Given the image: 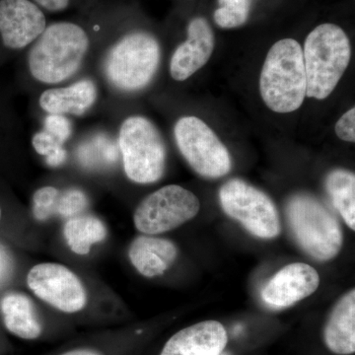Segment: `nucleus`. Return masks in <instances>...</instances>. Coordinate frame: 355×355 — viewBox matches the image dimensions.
<instances>
[{"label": "nucleus", "mask_w": 355, "mask_h": 355, "mask_svg": "<svg viewBox=\"0 0 355 355\" xmlns=\"http://www.w3.org/2000/svg\"><path fill=\"white\" fill-rule=\"evenodd\" d=\"M91 46L87 25L77 21H57L29 46L27 67L35 80L46 85L64 83L80 69Z\"/></svg>", "instance_id": "f257e3e1"}, {"label": "nucleus", "mask_w": 355, "mask_h": 355, "mask_svg": "<svg viewBox=\"0 0 355 355\" xmlns=\"http://www.w3.org/2000/svg\"><path fill=\"white\" fill-rule=\"evenodd\" d=\"M303 50L293 39L277 42L266 55L260 77V92L266 106L286 114L302 106L306 97Z\"/></svg>", "instance_id": "f03ea898"}, {"label": "nucleus", "mask_w": 355, "mask_h": 355, "mask_svg": "<svg viewBox=\"0 0 355 355\" xmlns=\"http://www.w3.org/2000/svg\"><path fill=\"white\" fill-rule=\"evenodd\" d=\"M160 60V44L153 34L144 30H130L110 46L103 69L112 87L123 92H135L153 81Z\"/></svg>", "instance_id": "7ed1b4c3"}, {"label": "nucleus", "mask_w": 355, "mask_h": 355, "mask_svg": "<svg viewBox=\"0 0 355 355\" xmlns=\"http://www.w3.org/2000/svg\"><path fill=\"white\" fill-rule=\"evenodd\" d=\"M352 46L342 28L326 23L308 35L303 51L306 96L318 100L328 98L349 67Z\"/></svg>", "instance_id": "20e7f679"}, {"label": "nucleus", "mask_w": 355, "mask_h": 355, "mask_svg": "<svg viewBox=\"0 0 355 355\" xmlns=\"http://www.w3.org/2000/svg\"><path fill=\"white\" fill-rule=\"evenodd\" d=\"M286 216L299 246L319 261H330L340 253L343 235L340 223L311 196H293L286 205Z\"/></svg>", "instance_id": "39448f33"}, {"label": "nucleus", "mask_w": 355, "mask_h": 355, "mask_svg": "<svg viewBox=\"0 0 355 355\" xmlns=\"http://www.w3.org/2000/svg\"><path fill=\"white\" fill-rule=\"evenodd\" d=\"M119 146L125 175L133 183H156L164 175L165 144L148 119L141 116L125 119L119 132Z\"/></svg>", "instance_id": "423d86ee"}, {"label": "nucleus", "mask_w": 355, "mask_h": 355, "mask_svg": "<svg viewBox=\"0 0 355 355\" xmlns=\"http://www.w3.org/2000/svg\"><path fill=\"white\" fill-rule=\"evenodd\" d=\"M219 200L225 214L252 235L268 240L279 235V212L263 191L242 180L233 179L221 187Z\"/></svg>", "instance_id": "0eeeda50"}, {"label": "nucleus", "mask_w": 355, "mask_h": 355, "mask_svg": "<svg viewBox=\"0 0 355 355\" xmlns=\"http://www.w3.org/2000/svg\"><path fill=\"white\" fill-rule=\"evenodd\" d=\"M174 135L180 153L200 176L216 179L231 171L232 160L227 148L200 119L193 116L180 119Z\"/></svg>", "instance_id": "6e6552de"}, {"label": "nucleus", "mask_w": 355, "mask_h": 355, "mask_svg": "<svg viewBox=\"0 0 355 355\" xmlns=\"http://www.w3.org/2000/svg\"><path fill=\"white\" fill-rule=\"evenodd\" d=\"M200 209L197 196L177 184H169L144 198L133 216L135 227L146 235H157L183 225Z\"/></svg>", "instance_id": "1a4fd4ad"}, {"label": "nucleus", "mask_w": 355, "mask_h": 355, "mask_svg": "<svg viewBox=\"0 0 355 355\" xmlns=\"http://www.w3.org/2000/svg\"><path fill=\"white\" fill-rule=\"evenodd\" d=\"M46 25V13L32 0H0V65L29 48Z\"/></svg>", "instance_id": "9d476101"}, {"label": "nucleus", "mask_w": 355, "mask_h": 355, "mask_svg": "<svg viewBox=\"0 0 355 355\" xmlns=\"http://www.w3.org/2000/svg\"><path fill=\"white\" fill-rule=\"evenodd\" d=\"M27 284L37 297L62 312H79L87 303V294L81 280L60 263L33 266L28 272Z\"/></svg>", "instance_id": "9b49d317"}, {"label": "nucleus", "mask_w": 355, "mask_h": 355, "mask_svg": "<svg viewBox=\"0 0 355 355\" xmlns=\"http://www.w3.org/2000/svg\"><path fill=\"white\" fill-rule=\"evenodd\" d=\"M320 286L319 273L303 263L284 266L266 284L261 291L263 302L270 307H291L312 295Z\"/></svg>", "instance_id": "f8f14e48"}, {"label": "nucleus", "mask_w": 355, "mask_h": 355, "mask_svg": "<svg viewBox=\"0 0 355 355\" xmlns=\"http://www.w3.org/2000/svg\"><path fill=\"white\" fill-rule=\"evenodd\" d=\"M214 32L207 21L195 18L188 26V39L174 51L170 62V74L177 81H184L209 62L214 49Z\"/></svg>", "instance_id": "ddd939ff"}, {"label": "nucleus", "mask_w": 355, "mask_h": 355, "mask_svg": "<svg viewBox=\"0 0 355 355\" xmlns=\"http://www.w3.org/2000/svg\"><path fill=\"white\" fill-rule=\"evenodd\" d=\"M227 342L223 324L216 321L200 322L175 334L160 355H220Z\"/></svg>", "instance_id": "4468645a"}, {"label": "nucleus", "mask_w": 355, "mask_h": 355, "mask_svg": "<svg viewBox=\"0 0 355 355\" xmlns=\"http://www.w3.org/2000/svg\"><path fill=\"white\" fill-rule=\"evenodd\" d=\"M130 263L144 277L162 275L169 270L178 257L174 243L153 236H139L133 240L128 249Z\"/></svg>", "instance_id": "2eb2a0df"}, {"label": "nucleus", "mask_w": 355, "mask_h": 355, "mask_svg": "<svg viewBox=\"0 0 355 355\" xmlns=\"http://www.w3.org/2000/svg\"><path fill=\"white\" fill-rule=\"evenodd\" d=\"M98 97L96 84L90 79H83L67 87L46 89L40 96L39 105L49 114H85Z\"/></svg>", "instance_id": "dca6fc26"}, {"label": "nucleus", "mask_w": 355, "mask_h": 355, "mask_svg": "<svg viewBox=\"0 0 355 355\" xmlns=\"http://www.w3.org/2000/svg\"><path fill=\"white\" fill-rule=\"evenodd\" d=\"M327 347L334 354L355 352V291L352 289L334 308L324 331Z\"/></svg>", "instance_id": "f3484780"}, {"label": "nucleus", "mask_w": 355, "mask_h": 355, "mask_svg": "<svg viewBox=\"0 0 355 355\" xmlns=\"http://www.w3.org/2000/svg\"><path fill=\"white\" fill-rule=\"evenodd\" d=\"M2 323L11 335L22 340H36L43 327L31 299L18 292L7 293L0 300Z\"/></svg>", "instance_id": "a211bd4d"}, {"label": "nucleus", "mask_w": 355, "mask_h": 355, "mask_svg": "<svg viewBox=\"0 0 355 355\" xmlns=\"http://www.w3.org/2000/svg\"><path fill=\"white\" fill-rule=\"evenodd\" d=\"M65 241L73 253L87 254L93 245L104 241L107 228L103 221L92 216H77L65 223Z\"/></svg>", "instance_id": "6ab92c4d"}, {"label": "nucleus", "mask_w": 355, "mask_h": 355, "mask_svg": "<svg viewBox=\"0 0 355 355\" xmlns=\"http://www.w3.org/2000/svg\"><path fill=\"white\" fill-rule=\"evenodd\" d=\"M326 189L343 220L355 230V176L347 170H335L328 175Z\"/></svg>", "instance_id": "aec40b11"}, {"label": "nucleus", "mask_w": 355, "mask_h": 355, "mask_svg": "<svg viewBox=\"0 0 355 355\" xmlns=\"http://www.w3.org/2000/svg\"><path fill=\"white\" fill-rule=\"evenodd\" d=\"M252 0H218L219 8L214 12V20L221 28L239 27L249 17Z\"/></svg>", "instance_id": "412c9836"}, {"label": "nucleus", "mask_w": 355, "mask_h": 355, "mask_svg": "<svg viewBox=\"0 0 355 355\" xmlns=\"http://www.w3.org/2000/svg\"><path fill=\"white\" fill-rule=\"evenodd\" d=\"M32 144L37 153L46 157V164L51 167H58L65 162L67 151L64 144L46 130L37 132L33 137Z\"/></svg>", "instance_id": "4be33fe9"}, {"label": "nucleus", "mask_w": 355, "mask_h": 355, "mask_svg": "<svg viewBox=\"0 0 355 355\" xmlns=\"http://www.w3.org/2000/svg\"><path fill=\"white\" fill-rule=\"evenodd\" d=\"M60 191L55 187H43L33 196V216L39 221L48 220L57 214Z\"/></svg>", "instance_id": "5701e85b"}, {"label": "nucleus", "mask_w": 355, "mask_h": 355, "mask_svg": "<svg viewBox=\"0 0 355 355\" xmlns=\"http://www.w3.org/2000/svg\"><path fill=\"white\" fill-rule=\"evenodd\" d=\"M88 207V198L85 193L78 189H69L60 193L58 198L57 214L64 218H72L80 216Z\"/></svg>", "instance_id": "b1692460"}, {"label": "nucleus", "mask_w": 355, "mask_h": 355, "mask_svg": "<svg viewBox=\"0 0 355 355\" xmlns=\"http://www.w3.org/2000/svg\"><path fill=\"white\" fill-rule=\"evenodd\" d=\"M44 13H60L69 10L71 7L81 6L91 10L98 6L99 0H32Z\"/></svg>", "instance_id": "393cba45"}, {"label": "nucleus", "mask_w": 355, "mask_h": 355, "mask_svg": "<svg viewBox=\"0 0 355 355\" xmlns=\"http://www.w3.org/2000/svg\"><path fill=\"white\" fill-rule=\"evenodd\" d=\"M44 130L64 144L71 135L72 125L64 114H48L44 119Z\"/></svg>", "instance_id": "a878e982"}, {"label": "nucleus", "mask_w": 355, "mask_h": 355, "mask_svg": "<svg viewBox=\"0 0 355 355\" xmlns=\"http://www.w3.org/2000/svg\"><path fill=\"white\" fill-rule=\"evenodd\" d=\"M336 135L338 139L345 140L347 142L355 141V109L349 110L338 123L335 127Z\"/></svg>", "instance_id": "bb28decb"}, {"label": "nucleus", "mask_w": 355, "mask_h": 355, "mask_svg": "<svg viewBox=\"0 0 355 355\" xmlns=\"http://www.w3.org/2000/svg\"><path fill=\"white\" fill-rule=\"evenodd\" d=\"M12 135V121L6 102L0 98V144H3Z\"/></svg>", "instance_id": "cd10ccee"}, {"label": "nucleus", "mask_w": 355, "mask_h": 355, "mask_svg": "<svg viewBox=\"0 0 355 355\" xmlns=\"http://www.w3.org/2000/svg\"><path fill=\"white\" fill-rule=\"evenodd\" d=\"M12 270V260L10 254L3 246L0 245V286L3 284Z\"/></svg>", "instance_id": "c85d7f7f"}, {"label": "nucleus", "mask_w": 355, "mask_h": 355, "mask_svg": "<svg viewBox=\"0 0 355 355\" xmlns=\"http://www.w3.org/2000/svg\"><path fill=\"white\" fill-rule=\"evenodd\" d=\"M60 355H102L95 350L87 349H79L69 350V352H64V354Z\"/></svg>", "instance_id": "c756f323"}, {"label": "nucleus", "mask_w": 355, "mask_h": 355, "mask_svg": "<svg viewBox=\"0 0 355 355\" xmlns=\"http://www.w3.org/2000/svg\"><path fill=\"white\" fill-rule=\"evenodd\" d=\"M1 216H2V209H1V205H0V220H1Z\"/></svg>", "instance_id": "7c9ffc66"}, {"label": "nucleus", "mask_w": 355, "mask_h": 355, "mask_svg": "<svg viewBox=\"0 0 355 355\" xmlns=\"http://www.w3.org/2000/svg\"><path fill=\"white\" fill-rule=\"evenodd\" d=\"M220 355H229L228 354H221Z\"/></svg>", "instance_id": "2f4dec72"}]
</instances>
